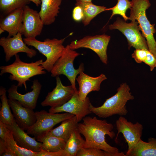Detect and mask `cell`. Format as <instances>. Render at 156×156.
<instances>
[{
    "instance_id": "cell-10",
    "label": "cell",
    "mask_w": 156,
    "mask_h": 156,
    "mask_svg": "<svg viewBox=\"0 0 156 156\" xmlns=\"http://www.w3.org/2000/svg\"><path fill=\"white\" fill-rule=\"evenodd\" d=\"M116 128L118 131L115 139L117 142L119 133H122L128 146L126 153L128 154L141 140L143 126L142 124L137 122L133 124L123 116H120L116 122Z\"/></svg>"
},
{
    "instance_id": "cell-1",
    "label": "cell",
    "mask_w": 156,
    "mask_h": 156,
    "mask_svg": "<svg viewBox=\"0 0 156 156\" xmlns=\"http://www.w3.org/2000/svg\"><path fill=\"white\" fill-rule=\"evenodd\" d=\"M82 120V123H78L77 128L85 137L84 148H99L115 156H126L123 152H120L117 148L112 146L106 142V135L112 139L115 136L113 131L112 124L107 122L105 119H98L95 116H86Z\"/></svg>"
},
{
    "instance_id": "cell-2",
    "label": "cell",
    "mask_w": 156,
    "mask_h": 156,
    "mask_svg": "<svg viewBox=\"0 0 156 156\" xmlns=\"http://www.w3.org/2000/svg\"><path fill=\"white\" fill-rule=\"evenodd\" d=\"M130 91L129 86L126 83H122L117 89L116 93L107 99L101 106L96 107L91 104L90 110L101 118H107L116 114L125 116L128 112L126 106L127 102L134 99Z\"/></svg>"
},
{
    "instance_id": "cell-14",
    "label": "cell",
    "mask_w": 156,
    "mask_h": 156,
    "mask_svg": "<svg viewBox=\"0 0 156 156\" xmlns=\"http://www.w3.org/2000/svg\"><path fill=\"white\" fill-rule=\"evenodd\" d=\"M23 23L21 33L27 38L40 35L44 25L39 12L28 5L23 8Z\"/></svg>"
},
{
    "instance_id": "cell-38",
    "label": "cell",
    "mask_w": 156,
    "mask_h": 156,
    "mask_svg": "<svg viewBox=\"0 0 156 156\" xmlns=\"http://www.w3.org/2000/svg\"><path fill=\"white\" fill-rule=\"evenodd\" d=\"M76 2H91L92 0H76Z\"/></svg>"
},
{
    "instance_id": "cell-26",
    "label": "cell",
    "mask_w": 156,
    "mask_h": 156,
    "mask_svg": "<svg viewBox=\"0 0 156 156\" xmlns=\"http://www.w3.org/2000/svg\"><path fill=\"white\" fill-rule=\"evenodd\" d=\"M6 90L2 86L0 88L1 107L0 111V121L7 124L12 123L15 118L10 110V107L6 95Z\"/></svg>"
},
{
    "instance_id": "cell-11",
    "label": "cell",
    "mask_w": 156,
    "mask_h": 156,
    "mask_svg": "<svg viewBox=\"0 0 156 156\" xmlns=\"http://www.w3.org/2000/svg\"><path fill=\"white\" fill-rule=\"evenodd\" d=\"M91 104L88 96L85 100H81L78 90L67 102L59 107H51L49 111L53 113L64 112L73 114L76 116L79 122L86 115L92 113L90 109Z\"/></svg>"
},
{
    "instance_id": "cell-9",
    "label": "cell",
    "mask_w": 156,
    "mask_h": 156,
    "mask_svg": "<svg viewBox=\"0 0 156 156\" xmlns=\"http://www.w3.org/2000/svg\"><path fill=\"white\" fill-rule=\"evenodd\" d=\"M111 37L105 34L88 36L78 40L72 41L70 48L75 50L80 48L90 49L95 52L104 64L107 63V51Z\"/></svg>"
},
{
    "instance_id": "cell-27",
    "label": "cell",
    "mask_w": 156,
    "mask_h": 156,
    "mask_svg": "<svg viewBox=\"0 0 156 156\" xmlns=\"http://www.w3.org/2000/svg\"><path fill=\"white\" fill-rule=\"evenodd\" d=\"M3 140L15 154L16 156H37L38 152L29 150L18 146L14 140L12 133L10 130Z\"/></svg>"
},
{
    "instance_id": "cell-29",
    "label": "cell",
    "mask_w": 156,
    "mask_h": 156,
    "mask_svg": "<svg viewBox=\"0 0 156 156\" xmlns=\"http://www.w3.org/2000/svg\"><path fill=\"white\" fill-rule=\"evenodd\" d=\"M131 6V1L129 0H117L116 5L113 7L107 8V10H111L112 12L110 18L114 15L118 14L121 15L126 21L129 19V17L126 15V11Z\"/></svg>"
},
{
    "instance_id": "cell-33",
    "label": "cell",
    "mask_w": 156,
    "mask_h": 156,
    "mask_svg": "<svg viewBox=\"0 0 156 156\" xmlns=\"http://www.w3.org/2000/svg\"><path fill=\"white\" fill-rule=\"evenodd\" d=\"M144 62L150 67L151 71L156 67V59L149 50L147 51L146 58Z\"/></svg>"
},
{
    "instance_id": "cell-23",
    "label": "cell",
    "mask_w": 156,
    "mask_h": 156,
    "mask_svg": "<svg viewBox=\"0 0 156 156\" xmlns=\"http://www.w3.org/2000/svg\"><path fill=\"white\" fill-rule=\"evenodd\" d=\"M42 143V150L55 152L64 149L66 142L63 140L52 135L49 132L37 139Z\"/></svg>"
},
{
    "instance_id": "cell-20",
    "label": "cell",
    "mask_w": 156,
    "mask_h": 156,
    "mask_svg": "<svg viewBox=\"0 0 156 156\" xmlns=\"http://www.w3.org/2000/svg\"><path fill=\"white\" fill-rule=\"evenodd\" d=\"M41 9L39 12L44 25L53 23L60 12L62 0H41Z\"/></svg>"
},
{
    "instance_id": "cell-31",
    "label": "cell",
    "mask_w": 156,
    "mask_h": 156,
    "mask_svg": "<svg viewBox=\"0 0 156 156\" xmlns=\"http://www.w3.org/2000/svg\"><path fill=\"white\" fill-rule=\"evenodd\" d=\"M148 50L144 49H135L131 55L132 57L137 63L144 62L146 58Z\"/></svg>"
},
{
    "instance_id": "cell-15",
    "label": "cell",
    "mask_w": 156,
    "mask_h": 156,
    "mask_svg": "<svg viewBox=\"0 0 156 156\" xmlns=\"http://www.w3.org/2000/svg\"><path fill=\"white\" fill-rule=\"evenodd\" d=\"M18 87L17 85L13 84L8 90L9 99L18 101L25 107L35 109L41 89L40 83L38 80L34 79L31 87L32 91L24 94H22L18 92Z\"/></svg>"
},
{
    "instance_id": "cell-24",
    "label": "cell",
    "mask_w": 156,
    "mask_h": 156,
    "mask_svg": "<svg viewBox=\"0 0 156 156\" xmlns=\"http://www.w3.org/2000/svg\"><path fill=\"white\" fill-rule=\"evenodd\" d=\"M75 5L82 8L84 16L82 20L85 26L89 25L92 20L100 13L107 10V8L103 6L95 5L91 2H76Z\"/></svg>"
},
{
    "instance_id": "cell-37",
    "label": "cell",
    "mask_w": 156,
    "mask_h": 156,
    "mask_svg": "<svg viewBox=\"0 0 156 156\" xmlns=\"http://www.w3.org/2000/svg\"><path fill=\"white\" fill-rule=\"evenodd\" d=\"M30 2L34 3L37 6H38L41 4V0H29Z\"/></svg>"
},
{
    "instance_id": "cell-22",
    "label": "cell",
    "mask_w": 156,
    "mask_h": 156,
    "mask_svg": "<svg viewBox=\"0 0 156 156\" xmlns=\"http://www.w3.org/2000/svg\"><path fill=\"white\" fill-rule=\"evenodd\" d=\"M126 156H156V139L150 138L148 142L141 140Z\"/></svg>"
},
{
    "instance_id": "cell-17",
    "label": "cell",
    "mask_w": 156,
    "mask_h": 156,
    "mask_svg": "<svg viewBox=\"0 0 156 156\" xmlns=\"http://www.w3.org/2000/svg\"><path fill=\"white\" fill-rule=\"evenodd\" d=\"M6 125L18 146L36 152H39L42 150V143L36 141L34 137L32 138L29 136L27 133L25 132L18 125L15 119L12 123Z\"/></svg>"
},
{
    "instance_id": "cell-4",
    "label": "cell",
    "mask_w": 156,
    "mask_h": 156,
    "mask_svg": "<svg viewBox=\"0 0 156 156\" xmlns=\"http://www.w3.org/2000/svg\"><path fill=\"white\" fill-rule=\"evenodd\" d=\"M129 19L136 21L143 36L146 39L149 51L156 59V42L154 37L155 24H151L146 16V10L151 6L149 0H131Z\"/></svg>"
},
{
    "instance_id": "cell-13",
    "label": "cell",
    "mask_w": 156,
    "mask_h": 156,
    "mask_svg": "<svg viewBox=\"0 0 156 156\" xmlns=\"http://www.w3.org/2000/svg\"><path fill=\"white\" fill-rule=\"evenodd\" d=\"M22 34L19 32L13 37H3L0 39V45L3 48L5 54V61H9L11 58L20 52L26 53L29 58L35 56L37 51L29 48L24 42Z\"/></svg>"
},
{
    "instance_id": "cell-21",
    "label": "cell",
    "mask_w": 156,
    "mask_h": 156,
    "mask_svg": "<svg viewBox=\"0 0 156 156\" xmlns=\"http://www.w3.org/2000/svg\"><path fill=\"white\" fill-rule=\"evenodd\" d=\"M61 122L60 125L52 129L49 132L52 135L66 142L73 130L77 128L79 122L75 115L63 120Z\"/></svg>"
},
{
    "instance_id": "cell-28",
    "label": "cell",
    "mask_w": 156,
    "mask_h": 156,
    "mask_svg": "<svg viewBox=\"0 0 156 156\" xmlns=\"http://www.w3.org/2000/svg\"><path fill=\"white\" fill-rule=\"evenodd\" d=\"M29 0H0L1 16L19 8H23L30 3Z\"/></svg>"
},
{
    "instance_id": "cell-8",
    "label": "cell",
    "mask_w": 156,
    "mask_h": 156,
    "mask_svg": "<svg viewBox=\"0 0 156 156\" xmlns=\"http://www.w3.org/2000/svg\"><path fill=\"white\" fill-rule=\"evenodd\" d=\"M138 23L136 21H131L129 23L118 17L112 24L109 26L110 30L117 29L126 37L129 49L131 47L135 49L149 50L145 38L140 33Z\"/></svg>"
},
{
    "instance_id": "cell-12",
    "label": "cell",
    "mask_w": 156,
    "mask_h": 156,
    "mask_svg": "<svg viewBox=\"0 0 156 156\" xmlns=\"http://www.w3.org/2000/svg\"><path fill=\"white\" fill-rule=\"evenodd\" d=\"M56 86L52 91L49 92L41 103L42 107H51L60 106L67 102L78 90L71 85L64 86L59 76L56 77Z\"/></svg>"
},
{
    "instance_id": "cell-19",
    "label": "cell",
    "mask_w": 156,
    "mask_h": 156,
    "mask_svg": "<svg viewBox=\"0 0 156 156\" xmlns=\"http://www.w3.org/2000/svg\"><path fill=\"white\" fill-rule=\"evenodd\" d=\"M23 8H19L1 16L0 27L8 33V37H11L21 33L23 24Z\"/></svg>"
},
{
    "instance_id": "cell-25",
    "label": "cell",
    "mask_w": 156,
    "mask_h": 156,
    "mask_svg": "<svg viewBox=\"0 0 156 156\" xmlns=\"http://www.w3.org/2000/svg\"><path fill=\"white\" fill-rule=\"evenodd\" d=\"M81 134L76 128L73 131L66 142L64 150L68 156H76L78 151L83 147L85 140Z\"/></svg>"
},
{
    "instance_id": "cell-18",
    "label": "cell",
    "mask_w": 156,
    "mask_h": 156,
    "mask_svg": "<svg viewBox=\"0 0 156 156\" xmlns=\"http://www.w3.org/2000/svg\"><path fill=\"white\" fill-rule=\"evenodd\" d=\"M76 79L79 85L78 94L80 99L85 100L88 94L92 91H99L101 83L107 79L105 75L101 74L95 77L86 74L83 71L81 72Z\"/></svg>"
},
{
    "instance_id": "cell-16",
    "label": "cell",
    "mask_w": 156,
    "mask_h": 156,
    "mask_svg": "<svg viewBox=\"0 0 156 156\" xmlns=\"http://www.w3.org/2000/svg\"><path fill=\"white\" fill-rule=\"evenodd\" d=\"M8 102L16 122L21 129L27 130L36 121L34 110L23 106L15 100L9 99Z\"/></svg>"
},
{
    "instance_id": "cell-39",
    "label": "cell",
    "mask_w": 156,
    "mask_h": 156,
    "mask_svg": "<svg viewBox=\"0 0 156 156\" xmlns=\"http://www.w3.org/2000/svg\"><path fill=\"white\" fill-rule=\"evenodd\" d=\"M5 31L1 28L0 27V34H1L2 33L4 32Z\"/></svg>"
},
{
    "instance_id": "cell-34",
    "label": "cell",
    "mask_w": 156,
    "mask_h": 156,
    "mask_svg": "<svg viewBox=\"0 0 156 156\" xmlns=\"http://www.w3.org/2000/svg\"><path fill=\"white\" fill-rule=\"evenodd\" d=\"M37 156H68L65 150L55 152H50L44 150L37 153Z\"/></svg>"
},
{
    "instance_id": "cell-6",
    "label": "cell",
    "mask_w": 156,
    "mask_h": 156,
    "mask_svg": "<svg viewBox=\"0 0 156 156\" xmlns=\"http://www.w3.org/2000/svg\"><path fill=\"white\" fill-rule=\"evenodd\" d=\"M80 54L71 49L69 44L65 47L63 53L54 65L51 73L52 77L63 75L65 76L74 88L77 90L75 80L77 75L84 70V64L81 63L77 69L74 68L73 62L75 59Z\"/></svg>"
},
{
    "instance_id": "cell-30",
    "label": "cell",
    "mask_w": 156,
    "mask_h": 156,
    "mask_svg": "<svg viewBox=\"0 0 156 156\" xmlns=\"http://www.w3.org/2000/svg\"><path fill=\"white\" fill-rule=\"evenodd\" d=\"M76 156H115L101 149L94 148H82L77 152Z\"/></svg>"
},
{
    "instance_id": "cell-7",
    "label": "cell",
    "mask_w": 156,
    "mask_h": 156,
    "mask_svg": "<svg viewBox=\"0 0 156 156\" xmlns=\"http://www.w3.org/2000/svg\"><path fill=\"white\" fill-rule=\"evenodd\" d=\"M35 113L36 122L27 130V133L36 139L49 132L56 124L75 115L67 112H48L44 110L36 111Z\"/></svg>"
},
{
    "instance_id": "cell-5",
    "label": "cell",
    "mask_w": 156,
    "mask_h": 156,
    "mask_svg": "<svg viewBox=\"0 0 156 156\" xmlns=\"http://www.w3.org/2000/svg\"><path fill=\"white\" fill-rule=\"evenodd\" d=\"M65 39L47 38L41 41L36 38H25L23 40L27 45L34 47L46 57V60L41 65L44 69L49 72L63 53L65 48L63 43Z\"/></svg>"
},
{
    "instance_id": "cell-36",
    "label": "cell",
    "mask_w": 156,
    "mask_h": 156,
    "mask_svg": "<svg viewBox=\"0 0 156 156\" xmlns=\"http://www.w3.org/2000/svg\"><path fill=\"white\" fill-rule=\"evenodd\" d=\"M9 148L5 142L0 138V156H2L3 154Z\"/></svg>"
},
{
    "instance_id": "cell-32",
    "label": "cell",
    "mask_w": 156,
    "mask_h": 156,
    "mask_svg": "<svg viewBox=\"0 0 156 156\" xmlns=\"http://www.w3.org/2000/svg\"><path fill=\"white\" fill-rule=\"evenodd\" d=\"M83 16V12L81 7L79 5H75L73 11V19L76 21L79 22L82 20Z\"/></svg>"
},
{
    "instance_id": "cell-3",
    "label": "cell",
    "mask_w": 156,
    "mask_h": 156,
    "mask_svg": "<svg viewBox=\"0 0 156 156\" xmlns=\"http://www.w3.org/2000/svg\"><path fill=\"white\" fill-rule=\"evenodd\" d=\"M15 56V61L12 64L0 66V75L1 76L5 73H10L11 75L9 77L10 79L18 81V87H22L23 85L26 90V82L29 81L31 78L46 73L41 65L43 60L40 59L34 62L27 63L21 61L18 54Z\"/></svg>"
},
{
    "instance_id": "cell-35",
    "label": "cell",
    "mask_w": 156,
    "mask_h": 156,
    "mask_svg": "<svg viewBox=\"0 0 156 156\" xmlns=\"http://www.w3.org/2000/svg\"><path fill=\"white\" fill-rule=\"evenodd\" d=\"M9 130L7 125L0 121V138L4 140Z\"/></svg>"
}]
</instances>
